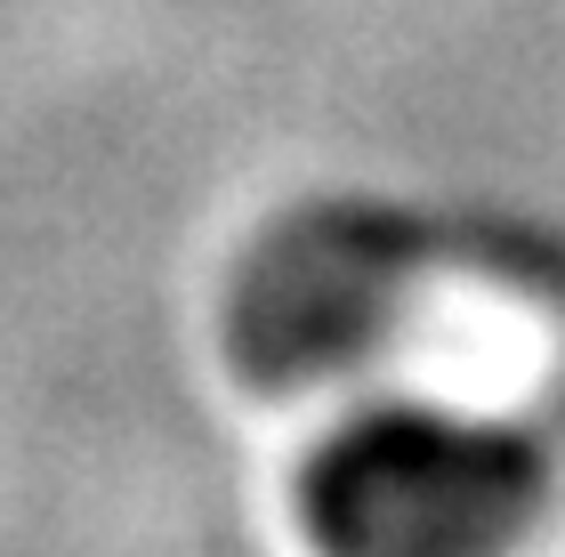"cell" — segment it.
Instances as JSON below:
<instances>
[{"label": "cell", "instance_id": "cell-1", "mask_svg": "<svg viewBox=\"0 0 565 557\" xmlns=\"http://www.w3.org/2000/svg\"><path fill=\"white\" fill-rule=\"evenodd\" d=\"M550 510V444L501 413L380 396L299 469L323 557H509Z\"/></svg>", "mask_w": 565, "mask_h": 557}, {"label": "cell", "instance_id": "cell-2", "mask_svg": "<svg viewBox=\"0 0 565 557\" xmlns=\"http://www.w3.org/2000/svg\"><path fill=\"white\" fill-rule=\"evenodd\" d=\"M428 235L388 202H307L259 226L226 283V347L250 379L299 388L364 364L420 283Z\"/></svg>", "mask_w": 565, "mask_h": 557}]
</instances>
